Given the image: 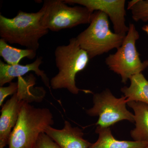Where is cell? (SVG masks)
Segmentation results:
<instances>
[{
    "label": "cell",
    "mask_w": 148,
    "mask_h": 148,
    "mask_svg": "<svg viewBox=\"0 0 148 148\" xmlns=\"http://www.w3.org/2000/svg\"><path fill=\"white\" fill-rule=\"evenodd\" d=\"M53 124L49 109L35 108L24 102L11 134L8 148H32L39 136Z\"/></svg>",
    "instance_id": "3"
},
{
    "label": "cell",
    "mask_w": 148,
    "mask_h": 148,
    "mask_svg": "<svg viewBox=\"0 0 148 148\" xmlns=\"http://www.w3.org/2000/svg\"><path fill=\"white\" fill-rule=\"evenodd\" d=\"M45 133L61 148H89L91 144L83 138L82 130L73 127L67 121H64L62 129L50 126L46 130Z\"/></svg>",
    "instance_id": "10"
},
{
    "label": "cell",
    "mask_w": 148,
    "mask_h": 148,
    "mask_svg": "<svg viewBox=\"0 0 148 148\" xmlns=\"http://www.w3.org/2000/svg\"><path fill=\"white\" fill-rule=\"evenodd\" d=\"M142 29H143V31L147 33L148 36V24L143 26V28H142Z\"/></svg>",
    "instance_id": "19"
},
{
    "label": "cell",
    "mask_w": 148,
    "mask_h": 148,
    "mask_svg": "<svg viewBox=\"0 0 148 148\" xmlns=\"http://www.w3.org/2000/svg\"><path fill=\"white\" fill-rule=\"evenodd\" d=\"M65 3L82 5L94 12L100 11L110 19L114 32L126 36L129 27L125 24L126 11L125 0H65Z\"/></svg>",
    "instance_id": "8"
},
{
    "label": "cell",
    "mask_w": 148,
    "mask_h": 148,
    "mask_svg": "<svg viewBox=\"0 0 148 148\" xmlns=\"http://www.w3.org/2000/svg\"><path fill=\"white\" fill-rule=\"evenodd\" d=\"M127 9L130 10L132 19L136 21H148V0H132L128 2Z\"/></svg>",
    "instance_id": "16"
},
{
    "label": "cell",
    "mask_w": 148,
    "mask_h": 148,
    "mask_svg": "<svg viewBox=\"0 0 148 148\" xmlns=\"http://www.w3.org/2000/svg\"><path fill=\"white\" fill-rule=\"evenodd\" d=\"M36 51L28 49H20L8 45L4 40H0V56L8 65H16L23 58L33 59L36 57Z\"/></svg>",
    "instance_id": "15"
},
{
    "label": "cell",
    "mask_w": 148,
    "mask_h": 148,
    "mask_svg": "<svg viewBox=\"0 0 148 148\" xmlns=\"http://www.w3.org/2000/svg\"><path fill=\"white\" fill-rule=\"evenodd\" d=\"M16 92L2 106L0 117V148L8 145L12 132L17 122L23 103Z\"/></svg>",
    "instance_id": "9"
},
{
    "label": "cell",
    "mask_w": 148,
    "mask_h": 148,
    "mask_svg": "<svg viewBox=\"0 0 148 148\" xmlns=\"http://www.w3.org/2000/svg\"><path fill=\"white\" fill-rule=\"evenodd\" d=\"M95 132L98 135V140L91 143L89 148H145L148 145V141L117 140L113 136L110 127L97 126Z\"/></svg>",
    "instance_id": "12"
},
{
    "label": "cell",
    "mask_w": 148,
    "mask_h": 148,
    "mask_svg": "<svg viewBox=\"0 0 148 148\" xmlns=\"http://www.w3.org/2000/svg\"><path fill=\"white\" fill-rule=\"evenodd\" d=\"M129 86H124L121 92L128 101L140 102L148 105V80L142 73L137 74L130 78Z\"/></svg>",
    "instance_id": "14"
},
{
    "label": "cell",
    "mask_w": 148,
    "mask_h": 148,
    "mask_svg": "<svg viewBox=\"0 0 148 148\" xmlns=\"http://www.w3.org/2000/svg\"><path fill=\"white\" fill-rule=\"evenodd\" d=\"M32 148H61L45 133H42L39 136Z\"/></svg>",
    "instance_id": "17"
},
{
    "label": "cell",
    "mask_w": 148,
    "mask_h": 148,
    "mask_svg": "<svg viewBox=\"0 0 148 148\" xmlns=\"http://www.w3.org/2000/svg\"><path fill=\"white\" fill-rule=\"evenodd\" d=\"M127 102L125 96L116 98L110 89L106 88L93 95V107L86 110V112L91 116H98L95 125L102 127H110L123 120L134 122V114L126 108Z\"/></svg>",
    "instance_id": "7"
},
{
    "label": "cell",
    "mask_w": 148,
    "mask_h": 148,
    "mask_svg": "<svg viewBox=\"0 0 148 148\" xmlns=\"http://www.w3.org/2000/svg\"><path fill=\"white\" fill-rule=\"evenodd\" d=\"M42 63V57L37 58L35 61L26 65H8L0 61V86L7 83H10L15 78L22 77L29 72H35L40 77L46 86L50 89V81L44 71L40 70V66Z\"/></svg>",
    "instance_id": "11"
},
{
    "label": "cell",
    "mask_w": 148,
    "mask_h": 148,
    "mask_svg": "<svg viewBox=\"0 0 148 148\" xmlns=\"http://www.w3.org/2000/svg\"><path fill=\"white\" fill-rule=\"evenodd\" d=\"M17 82H11L9 85L6 87H0V106H3V103L9 95H14L18 90Z\"/></svg>",
    "instance_id": "18"
},
{
    "label": "cell",
    "mask_w": 148,
    "mask_h": 148,
    "mask_svg": "<svg viewBox=\"0 0 148 148\" xmlns=\"http://www.w3.org/2000/svg\"><path fill=\"white\" fill-rule=\"evenodd\" d=\"M140 38L135 25L130 24L129 30L122 45L115 53L106 59V64L110 70L121 77V82L125 84L130 78L142 73L148 67V60L141 61L136 47Z\"/></svg>",
    "instance_id": "5"
},
{
    "label": "cell",
    "mask_w": 148,
    "mask_h": 148,
    "mask_svg": "<svg viewBox=\"0 0 148 148\" xmlns=\"http://www.w3.org/2000/svg\"><path fill=\"white\" fill-rule=\"evenodd\" d=\"M127 105L134 112L135 127L130 131L134 141H148V105L137 101H128Z\"/></svg>",
    "instance_id": "13"
},
{
    "label": "cell",
    "mask_w": 148,
    "mask_h": 148,
    "mask_svg": "<svg viewBox=\"0 0 148 148\" xmlns=\"http://www.w3.org/2000/svg\"><path fill=\"white\" fill-rule=\"evenodd\" d=\"M41 8L43 25L53 32L90 24L93 13L85 7L69 6L61 0H45Z\"/></svg>",
    "instance_id": "6"
},
{
    "label": "cell",
    "mask_w": 148,
    "mask_h": 148,
    "mask_svg": "<svg viewBox=\"0 0 148 148\" xmlns=\"http://www.w3.org/2000/svg\"><path fill=\"white\" fill-rule=\"evenodd\" d=\"M43 11L35 13L20 11L15 17L8 18L0 15V36L7 42L17 44L37 51L39 40L49 30L43 25Z\"/></svg>",
    "instance_id": "1"
},
{
    "label": "cell",
    "mask_w": 148,
    "mask_h": 148,
    "mask_svg": "<svg viewBox=\"0 0 148 148\" xmlns=\"http://www.w3.org/2000/svg\"><path fill=\"white\" fill-rule=\"evenodd\" d=\"M89 26L76 37L80 46L87 52L90 59L117 49L125 36L113 32L110 28L109 17L106 13L93 12Z\"/></svg>",
    "instance_id": "4"
},
{
    "label": "cell",
    "mask_w": 148,
    "mask_h": 148,
    "mask_svg": "<svg viewBox=\"0 0 148 148\" xmlns=\"http://www.w3.org/2000/svg\"><path fill=\"white\" fill-rule=\"evenodd\" d=\"M145 148H148V145L147 146V147H145Z\"/></svg>",
    "instance_id": "20"
},
{
    "label": "cell",
    "mask_w": 148,
    "mask_h": 148,
    "mask_svg": "<svg viewBox=\"0 0 148 148\" xmlns=\"http://www.w3.org/2000/svg\"><path fill=\"white\" fill-rule=\"evenodd\" d=\"M54 55L58 73L51 80V87L53 89L65 88L75 95L80 91L91 92L79 89L76 85L77 74L85 69L90 59L87 52L80 46L76 38L70 39L68 45L57 47Z\"/></svg>",
    "instance_id": "2"
}]
</instances>
